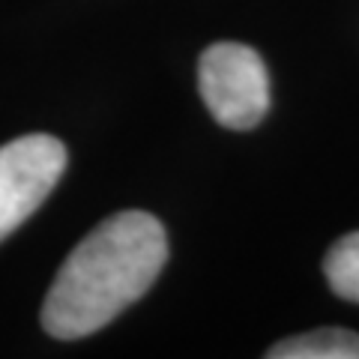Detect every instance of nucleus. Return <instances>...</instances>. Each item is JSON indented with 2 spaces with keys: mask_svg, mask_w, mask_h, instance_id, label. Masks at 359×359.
<instances>
[{
  "mask_svg": "<svg viewBox=\"0 0 359 359\" xmlns=\"http://www.w3.org/2000/svg\"><path fill=\"white\" fill-rule=\"evenodd\" d=\"M168 264L165 224L144 210H123L96 224L69 252L42 302L51 339L75 341L108 327L138 302Z\"/></svg>",
  "mask_w": 359,
  "mask_h": 359,
  "instance_id": "nucleus-1",
  "label": "nucleus"
},
{
  "mask_svg": "<svg viewBox=\"0 0 359 359\" xmlns=\"http://www.w3.org/2000/svg\"><path fill=\"white\" fill-rule=\"evenodd\" d=\"M198 90L212 120L249 132L269 111V72L264 57L243 42H216L198 60Z\"/></svg>",
  "mask_w": 359,
  "mask_h": 359,
  "instance_id": "nucleus-2",
  "label": "nucleus"
},
{
  "mask_svg": "<svg viewBox=\"0 0 359 359\" xmlns=\"http://www.w3.org/2000/svg\"><path fill=\"white\" fill-rule=\"evenodd\" d=\"M66 162V144L45 132L21 135L0 147V243L45 204Z\"/></svg>",
  "mask_w": 359,
  "mask_h": 359,
  "instance_id": "nucleus-3",
  "label": "nucleus"
},
{
  "mask_svg": "<svg viewBox=\"0 0 359 359\" xmlns=\"http://www.w3.org/2000/svg\"><path fill=\"white\" fill-rule=\"evenodd\" d=\"M269 359H359V335L341 327H323L278 341L266 351Z\"/></svg>",
  "mask_w": 359,
  "mask_h": 359,
  "instance_id": "nucleus-4",
  "label": "nucleus"
},
{
  "mask_svg": "<svg viewBox=\"0 0 359 359\" xmlns=\"http://www.w3.org/2000/svg\"><path fill=\"white\" fill-rule=\"evenodd\" d=\"M330 290L347 302H359V231L347 233L327 252L323 261Z\"/></svg>",
  "mask_w": 359,
  "mask_h": 359,
  "instance_id": "nucleus-5",
  "label": "nucleus"
}]
</instances>
